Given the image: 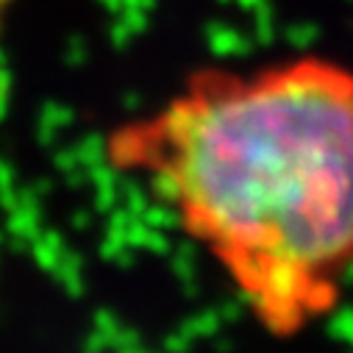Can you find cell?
Segmentation results:
<instances>
[{
  "label": "cell",
  "mask_w": 353,
  "mask_h": 353,
  "mask_svg": "<svg viewBox=\"0 0 353 353\" xmlns=\"http://www.w3.org/2000/svg\"><path fill=\"white\" fill-rule=\"evenodd\" d=\"M106 164L137 181L273 336L328 317L353 273V67L290 56L201 67L117 123Z\"/></svg>",
  "instance_id": "cell-1"
},
{
  "label": "cell",
  "mask_w": 353,
  "mask_h": 353,
  "mask_svg": "<svg viewBox=\"0 0 353 353\" xmlns=\"http://www.w3.org/2000/svg\"><path fill=\"white\" fill-rule=\"evenodd\" d=\"M14 6H17V0H0V42H3V34H6V26H9Z\"/></svg>",
  "instance_id": "cell-2"
}]
</instances>
